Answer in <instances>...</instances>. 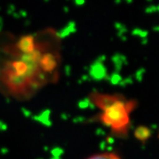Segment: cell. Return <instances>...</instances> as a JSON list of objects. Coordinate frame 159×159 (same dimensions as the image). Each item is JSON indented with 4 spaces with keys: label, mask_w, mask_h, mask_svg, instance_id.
<instances>
[{
    "label": "cell",
    "mask_w": 159,
    "mask_h": 159,
    "mask_svg": "<svg viewBox=\"0 0 159 159\" xmlns=\"http://www.w3.org/2000/svg\"><path fill=\"white\" fill-rule=\"evenodd\" d=\"M92 101L102 111L101 121L114 132H123L128 124L129 103L122 102L114 96L92 95Z\"/></svg>",
    "instance_id": "cell-2"
},
{
    "label": "cell",
    "mask_w": 159,
    "mask_h": 159,
    "mask_svg": "<svg viewBox=\"0 0 159 159\" xmlns=\"http://www.w3.org/2000/svg\"><path fill=\"white\" fill-rule=\"evenodd\" d=\"M44 34L27 35L0 50V90L18 99L29 98L57 79V43Z\"/></svg>",
    "instance_id": "cell-1"
},
{
    "label": "cell",
    "mask_w": 159,
    "mask_h": 159,
    "mask_svg": "<svg viewBox=\"0 0 159 159\" xmlns=\"http://www.w3.org/2000/svg\"><path fill=\"white\" fill-rule=\"evenodd\" d=\"M87 159H121L117 154L115 153H101L91 156Z\"/></svg>",
    "instance_id": "cell-3"
}]
</instances>
